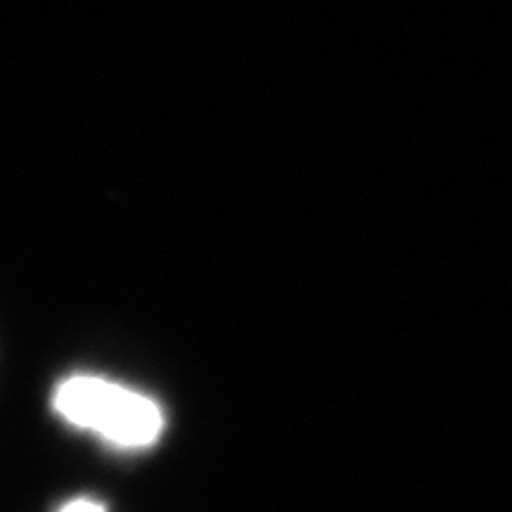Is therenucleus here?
<instances>
[{"label":"nucleus","mask_w":512,"mask_h":512,"mask_svg":"<svg viewBox=\"0 0 512 512\" xmlns=\"http://www.w3.org/2000/svg\"><path fill=\"white\" fill-rule=\"evenodd\" d=\"M53 408L64 422L119 448H147L164 432L157 401L98 375L62 380L53 394Z\"/></svg>","instance_id":"obj_1"},{"label":"nucleus","mask_w":512,"mask_h":512,"mask_svg":"<svg viewBox=\"0 0 512 512\" xmlns=\"http://www.w3.org/2000/svg\"><path fill=\"white\" fill-rule=\"evenodd\" d=\"M60 512H105V508L98 501H91V498H79V501L64 505Z\"/></svg>","instance_id":"obj_2"}]
</instances>
